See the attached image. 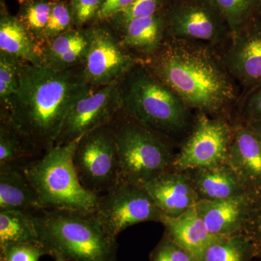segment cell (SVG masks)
<instances>
[{"label":"cell","mask_w":261,"mask_h":261,"mask_svg":"<svg viewBox=\"0 0 261 261\" xmlns=\"http://www.w3.org/2000/svg\"><path fill=\"white\" fill-rule=\"evenodd\" d=\"M92 91L82 70H58L22 62L19 87L1 113L43 153L56 145L67 116Z\"/></svg>","instance_id":"obj_1"},{"label":"cell","mask_w":261,"mask_h":261,"mask_svg":"<svg viewBox=\"0 0 261 261\" xmlns=\"http://www.w3.org/2000/svg\"><path fill=\"white\" fill-rule=\"evenodd\" d=\"M145 63L190 111L219 115L241 98L219 50L205 44L166 37Z\"/></svg>","instance_id":"obj_2"},{"label":"cell","mask_w":261,"mask_h":261,"mask_svg":"<svg viewBox=\"0 0 261 261\" xmlns=\"http://www.w3.org/2000/svg\"><path fill=\"white\" fill-rule=\"evenodd\" d=\"M38 242L53 257L68 261H117L116 238L106 232L94 212L42 208L31 213Z\"/></svg>","instance_id":"obj_3"},{"label":"cell","mask_w":261,"mask_h":261,"mask_svg":"<svg viewBox=\"0 0 261 261\" xmlns=\"http://www.w3.org/2000/svg\"><path fill=\"white\" fill-rule=\"evenodd\" d=\"M123 111L161 137L192 126L190 110L177 94L149 69L145 61L123 77Z\"/></svg>","instance_id":"obj_4"},{"label":"cell","mask_w":261,"mask_h":261,"mask_svg":"<svg viewBox=\"0 0 261 261\" xmlns=\"http://www.w3.org/2000/svg\"><path fill=\"white\" fill-rule=\"evenodd\" d=\"M80 139L54 146L23 168L42 208L95 211L99 196L84 188L73 163Z\"/></svg>","instance_id":"obj_5"},{"label":"cell","mask_w":261,"mask_h":261,"mask_svg":"<svg viewBox=\"0 0 261 261\" xmlns=\"http://www.w3.org/2000/svg\"><path fill=\"white\" fill-rule=\"evenodd\" d=\"M123 113L113 121L122 178L142 184L171 169L175 154L166 141Z\"/></svg>","instance_id":"obj_6"},{"label":"cell","mask_w":261,"mask_h":261,"mask_svg":"<svg viewBox=\"0 0 261 261\" xmlns=\"http://www.w3.org/2000/svg\"><path fill=\"white\" fill-rule=\"evenodd\" d=\"M73 163L81 183L94 195L106 193L121 179L113 122L81 137Z\"/></svg>","instance_id":"obj_7"},{"label":"cell","mask_w":261,"mask_h":261,"mask_svg":"<svg viewBox=\"0 0 261 261\" xmlns=\"http://www.w3.org/2000/svg\"><path fill=\"white\" fill-rule=\"evenodd\" d=\"M167 37L219 50L231 31L211 0H171L166 10Z\"/></svg>","instance_id":"obj_8"},{"label":"cell","mask_w":261,"mask_h":261,"mask_svg":"<svg viewBox=\"0 0 261 261\" xmlns=\"http://www.w3.org/2000/svg\"><path fill=\"white\" fill-rule=\"evenodd\" d=\"M96 216L113 238L134 225L160 222L162 212L143 185L122 178L106 193L99 196Z\"/></svg>","instance_id":"obj_9"},{"label":"cell","mask_w":261,"mask_h":261,"mask_svg":"<svg viewBox=\"0 0 261 261\" xmlns=\"http://www.w3.org/2000/svg\"><path fill=\"white\" fill-rule=\"evenodd\" d=\"M198 113L191 132L173 159L172 168L186 171L226 163L233 125L224 117Z\"/></svg>","instance_id":"obj_10"},{"label":"cell","mask_w":261,"mask_h":261,"mask_svg":"<svg viewBox=\"0 0 261 261\" xmlns=\"http://www.w3.org/2000/svg\"><path fill=\"white\" fill-rule=\"evenodd\" d=\"M122 111L121 80L93 91L70 110L56 145L70 143L112 123Z\"/></svg>","instance_id":"obj_11"},{"label":"cell","mask_w":261,"mask_h":261,"mask_svg":"<svg viewBox=\"0 0 261 261\" xmlns=\"http://www.w3.org/2000/svg\"><path fill=\"white\" fill-rule=\"evenodd\" d=\"M219 53L228 73L244 92L261 84V18L254 15L231 32Z\"/></svg>","instance_id":"obj_12"},{"label":"cell","mask_w":261,"mask_h":261,"mask_svg":"<svg viewBox=\"0 0 261 261\" xmlns=\"http://www.w3.org/2000/svg\"><path fill=\"white\" fill-rule=\"evenodd\" d=\"M90 42L82 74L90 87H106L118 81L144 61L125 51L121 42L107 29L89 30Z\"/></svg>","instance_id":"obj_13"},{"label":"cell","mask_w":261,"mask_h":261,"mask_svg":"<svg viewBox=\"0 0 261 261\" xmlns=\"http://www.w3.org/2000/svg\"><path fill=\"white\" fill-rule=\"evenodd\" d=\"M253 194L219 200H200L196 205L207 231L216 238L243 233L251 211Z\"/></svg>","instance_id":"obj_14"},{"label":"cell","mask_w":261,"mask_h":261,"mask_svg":"<svg viewBox=\"0 0 261 261\" xmlns=\"http://www.w3.org/2000/svg\"><path fill=\"white\" fill-rule=\"evenodd\" d=\"M226 163L247 192L255 194L260 191L261 142L247 122L239 120L233 125Z\"/></svg>","instance_id":"obj_15"},{"label":"cell","mask_w":261,"mask_h":261,"mask_svg":"<svg viewBox=\"0 0 261 261\" xmlns=\"http://www.w3.org/2000/svg\"><path fill=\"white\" fill-rule=\"evenodd\" d=\"M162 214L178 216L200 200L186 171L168 170L142 183Z\"/></svg>","instance_id":"obj_16"},{"label":"cell","mask_w":261,"mask_h":261,"mask_svg":"<svg viewBox=\"0 0 261 261\" xmlns=\"http://www.w3.org/2000/svg\"><path fill=\"white\" fill-rule=\"evenodd\" d=\"M89 30L70 29L41 44L43 66L51 69H70L84 63L88 53Z\"/></svg>","instance_id":"obj_17"},{"label":"cell","mask_w":261,"mask_h":261,"mask_svg":"<svg viewBox=\"0 0 261 261\" xmlns=\"http://www.w3.org/2000/svg\"><path fill=\"white\" fill-rule=\"evenodd\" d=\"M160 223L164 226L165 233L187 250L195 261L216 238L207 231L196 206L174 217L162 214Z\"/></svg>","instance_id":"obj_18"},{"label":"cell","mask_w":261,"mask_h":261,"mask_svg":"<svg viewBox=\"0 0 261 261\" xmlns=\"http://www.w3.org/2000/svg\"><path fill=\"white\" fill-rule=\"evenodd\" d=\"M186 172L200 200H224L247 192L227 163Z\"/></svg>","instance_id":"obj_19"},{"label":"cell","mask_w":261,"mask_h":261,"mask_svg":"<svg viewBox=\"0 0 261 261\" xmlns=\"http://www.w3.org/2000/svg\"><path fill=\"white\" fill-rule=\"evenodd\" d=\"M166 10L127 24L121 30L122 46L148 58L154 55L167 37Z\"/></svg>","instance_id":"obj_20"},{"label":"cell","mask_w":261,"mask_h":261,"mask_svg":"<svg viewBox=\"0 0 261 261\" xmlns=\"http://www.w3.org/2000/svg\"><path fill=\"white\" fill-rule=\"evenodd\" d=\"M40 209L37 193L23 168L0 167V211L31 214Z\"/></svg>","instance_id":"obj_21"},{"label":"cell","mask_w":261,"mask_h":261,"mask_svg":"<svg viewBox=\"0 0 261 261\" xmlns=\"http://www.w3.org/2000/svg\"><path fill=\"white\" fill-rule=\"evenodd\" d=\"M0 53L25 63L42 65L40 45L18 18L2 12L0 20Z\"/></svg>","instance_id":"obj_22"},{"label":"cell","mask_w":261,"mask_h":261,"mask_svg":"<svg viewBox=\"0 0 261 261\" xmlns=\"http://www.w3.org/2000/svg\"><path fill=\"white\" fill-rule=\"evenodd\" d=\"M43 154L8 117L1 113L0 167L24 168Z\"/></svg>","instance_id":"obj_23"},{"label":"cell","mask_w":261,"mask_h":261,"mask_svg":"<svg viewBox=\"0 0 261 261\" xmlns=\"http://www.w3.org/2000/svg\"><path fill=\"white\" fill-rule=\"evenodd\" d=\"M255 257L253 243L241 233L214 239L197 261H252Z\"/></svg>","instance_id":"obj_24"},{"label":"cell","mask_w":261,"mask_h":261,"mask_svg":"<svg viewBox=\"0 0 261 261\" xmlns=\"http://www.w3.org/2000/svg\"><path fill=\"white\" fill-rule=\"evenodd\" d=\"M23 243H39L31 214L20 211H0V247Z\"/></svg>","instance_id":"obj_25"},{"label":"cell","mask_w":261,"mask_h":261,"mask_svg":"<svg viewBox=\"0 0 261 261\" xmlns=\"http://www.w3.org/2000/svg\"><path fill=\"white\" fill-rule=\"evenodd\" d=\"M224 17L231 32L240 28L256 13L259 0H211Z\"/></svg>","instance_id":"obj_26"},{"label":"cell","mask_w":261,"mask_h":261,"mask_svg":"<svg viewBox=\"0 0 261 261\" xmlns=\"http://www.w3.org/2000/svg\"><path fill=\"white\" fill-rule=\"evenodd\" d=\"M171 0H135L124 9L109 19L115 27L123 29L136 19L152 16L166 10Z\"/></svg>","instance_id":"obj_27"},{"label":"cell","mask_w":261,"mask_h":261,"mask_svg":"<svg viewBox=\"0 0 261 261\" xmlns=\"http://www.w3.org/2000/svg\"><path fill=\"white\" fill-rule=\"evenodd\" d=\"M51 7V1L29 2L24 5L20 18H18L39 44L49 20Z\"/></svg>","instance_id":"obj_28"},{"label":"cell","mask_w":261,"mask_h":261,"mask_svg":"<svg viewBox=\"0 0 261 261\" xmlns=\"http://www.w3.org/2000/svg\"><path fill=\"white\" fill-rule=\"evenodd\" d=\"M23 61L0 53V97L3 106L14 97L19 87V73Z\"/></svg>","instance_id":"obj_29"},{"label":"cell","mask_w":261,"mask_h":261,"mask_svg":"<svg viewBox=\"0 0 261 261\" xmlns=\"http://www.w3.org/2000/svg\"><path fill=\"white\" fill-rule=\"evenodd\" d=\"M73 23L70 6L58 0L51 1L50 15L41 37L39 45L71 29Z\"/></svg>","instance_id":"obj_30"},{"label":"cell","mask_w":261,"mask_h":261,"mask_svg":"<svg viewBox=\"0 0 261 261\" xmlns=\"http://www.w3.org/2000/svg\"><path fill=\"white\" fill-rule=\"evenodd\" d=\"M48 252L39 243H13L0 247V261H39Z\"/></svg>","instance_id":"obj_31"},{"label":"cell","mask_w":261,"mask_h":261,"mask_svg":"<svg viewBox=\"0 0 261 261\" xmlns=\"http://www.w3.org/2000/svg\"><path fill=\"white\" fill-rule=\"evenodd\" d=\"M149 261H195L183 247L164 233L149 255Z\"/></svg>","instance_id":"obj_32"},{"label":"cell","mask_w":261,"mask_h":261,"mask_svg":"<svg viewBox=\"0 0 261 261\" xmlns=\"http://www.w3.org/2000/svg\"><path fill=\"white\" fill-rule=\"evenodd\" d=\"M240 120L261 122V84L244 92L239 101Z\"/></svg>","instance_id":"obj_33"},{"label":"cell","mask_w":261,"mask_h":261,"mask_svg":"<svg viewBox=\"0 0 261 261\" xmlns=\"http://www.w3.org/2000/svg\"><path fill=\"white\" fill-rule=\"evenodd\" d=\"M243 233L253 243L256 250V256L261 257V190L254 194L250 217Z\"/></svg>","instance_id":"obj_34"},{"label":"cell","mask_w":261,"mask_h":261,"mask_svg":"<svg viewBox=\"0 0 261 261\" xmlns=\"http://www.w3.org/2000/svg\"><path fill=\"white\" fill-rule=\"evenodd\" d=\"M105 0H71L70 8L73 23L77 27H83L93 18H97Z\"/></svg>","instance_id":"obj_35"},{"label":"cell","mask_w":261,"mask_h":261,"mask_svg":"<svg viewBox=\"0 0 261 261\" xmlns=\"http://www.w3.org/2000/svg\"><path fill=\"white\" fill-rule=\"evenodd\" d=\"M135 0H105L97 16L99 20H109L113 15L124 9Z\"/></svg>","instance_id":"obj_36"},{"label":"cell","mask_w":261,"mask_h":261,"mask_svg":"<svg viewBox=\"0 0 261 261\" xmlns=\"http://www.w3.org/2000/svg\"><path fill=\"white\" fill-rule=\"evenodd\" d=\"M247 123L251 127L252 129L255 132L257 138L261 142V122H250V123Z\"/></svg>","instance_id":"obj_37"},{"label":"cell","mask_w":261,"mask_h":261,"mask_svg":"<svg viewBox=\"0 0 261 261\" xmlns=\"http://www.w3.org/2000/svg\"><path fill=\"white\" fill-rule=\"evenodd\" d=\"M255 15H256L257 16H258L259 18H261V0H259Z\"/></svg>","instance_id":"obj_38"},{"label":"cell","mask_w":261,"mask_h":261,"mask_svg":"<svg viewBox=\"0 0 261 261\" xmlns=\"http://www.w3.org/2000/svg\"><path fill=\"white\" fill-rule=\"evenodd\" d=\"M55 260L56 261H68L65 260V259L63 258V257H60V256H56L54 257Z\"/></svg>","instance_id":"obj_39"},{"label":"cell","mask_w":261,"mask_h":261,"mask_svg":"<svg viewBox=\"0 0 261 261\" xmlns=\"http://www.w3.org/2000/svg\"><path fill=\"white\" fill-rule=\"evenodd\" d=\"M260 261H261V257H260Z\"/></svg>","instance_id":"obj_40"}]
</instances>
